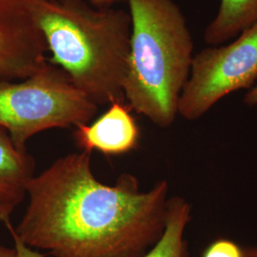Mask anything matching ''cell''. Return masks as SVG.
<instances>
[{
	"instance_id": "30bf717a",
	"label": "cell",
	"mask_w": 257,
	"mask_h": 257,
	"mask_svg": "<svg viewBox=\"0 0 257 257\" xmlns=\"http://www.w3.org/2000/svg\"><path fill=\"white\" fill-rule=\"evenodd\" d=\"M191 205L183 197L169 198L163 234L142 257H187V242L184 234L191 219Z\"/></svg>"
},
{
	"instance_id": "ba28073f",
	"label": "cell",
	"mask_w": 257,
	"mask_h": 257,
	"mask_svg": "<svg viewBox=\"0 0 257 257\" xmlns=\"http://www.w3.org/2000/svg\"><path fill=\"white\" fill-rule=\"evenodd\" d=\"M35 170V158L16 147L9 133L0 126V222L5 226L27 194Z\"/></svg>"
},
{
	"instance_id": "7a4b0ae2",
	"label": "cell",
	"mask_w": 257,
	"mask_h": 257,
	"mask_svg": "<svg viewBox=\"0 0 257 257\" xmlns=\"http://www.w3.org/2000/svg\"><path fill=\"white\" fill-rule=\"evenodd\" d=\"M52 53L74 86L97 105L124 102L130 13L84 0H26Z\"/></svg>"
},
{
	"instance_id": "9c48e42d",
	"label": "cell",
	"mask_w": 257,
	"mask_h": 257,
	"mask_svg": "<svg viewBox=\"0 0 257 257\" xmlns=\"http://www.w3.org/2000/svg\"><path fill=\"white\" fill-rule=\"evenodd\" d=\"M255 23L257 0H221L215 18L205 30L204 40L211 46H219Z\"/></svg>"
},
{
	"instance_id": "5bb4252c",
	"label": "cell",
	"mask_w": 257,
	"mask_h": 257,
	"mask_svg": "<svg viewBox=\"0 0 257 257\" xmlns=\"http://www.w3.org/2000/svg\"><path fill=\"white\" fill-rule=\"evenodd\" d=\"M90 3L94 7H110L112 4L124 0H89Z\"/></svg>"
},
{
	"instance_id": "5b68a950",
	"label": "cell",
	"mask_w": 257,
	"mask_h": 257,
	"mask_svg": "<svg viewBox=\"0 0 257 257\" xmlns=\"http://www.w3.org/2000/svg\"><path fill=\"white\" fill-rule=\"evenodd\" d=\"M257 79V23L226 46H211L193 55L191 73L178 100V114L202 117L230 92L249 89Z\"/></svg>"
},
{
	"instance_id": "8992f818",
	"label": "cell",
	"mask_w": 257,
	"mask_h": 257,
	"mask_svg": "<svg viewBox=\"0 0 257 257\" xmlns=\"http://www.w3.org/2000/svg\"><path fill=\"white\" fill-rule=\"evenodd\" d=\"M46 41L26 0H0V83L26 79L47 63Z\"/></svg>"
},
{
	"instance_id": "7c38bea8",
	"label": "cell",
	"mask_w": 257,
	"mask_h": 257,
	"mask_svg": "<svg viewBox=\"0 0 257 257\" xmlns=\"http://www.w3.org/2000/svg\"><path fill=\"white\" fill-rule=\"evenodd\" d=\"M7 229L10 231L13 240H14V247L17 249L19 257H46V253L44 252H40L39 250L34 249V248L28 247L27 245H25L20 239L18 237V235L16 234L14 227L12 225V223H10L8 225H6Z\"/></svg>"
},
{
	"instance_id": "6da1fadb",
	"label": "cell",
	"mask_w": 257,
	"mask_h": 257,
	"mask_svg": "<svg viewBox=\"0 0 257 257\" xmlns=\"http://www.w3.org/2000/svg\"><path fill=\"white\" fill-rule=\"evenodd\" d=\"M91 155L62 156L31 179L16 234L53 257L143 256L165 230L169 184L142 192L123 174L106 185L92 174Z\"/></svg>"
},
{
	"instance_id": "52a82bcc",
	"label": "cell",
	"mask_w": 257,
	"mask_h": 257,
	"mask_svg": "<svg viewBox=\"0 0 257 257\" xmlns=\"http://www.w3.org/2000/svg\"><path fill=\"white\" fill-rule=\"evenodd\" d=\"M74 138L81 151L118 156L137 148L139 128L124 102L114 101L92 125L76 126Z\"/></svg>"
},
{
	"instance_id": "3957f363",
	"label": "cell",
	"mask_w": 257,
	"mask_h": 257,
	"mask_svg": "<svg viewBox=\"0 0 257 257\" xmlns=\"http://www.w3.org/2000/svg\"><path fill=\"white\" fill-rule=\"evenodd\" d=\"M125 1L132 30L124 97L131 109L167 128L190 76L193 37L175 0Z\"/></svg>"
},
{
	"instance_id": "9a60e30c",
	"label": "cell",
	"mask_w": 257,
	"mask_h": 257,
	"mask_svg": "<svg viewBox=\"0 0 257 257\" xmlns=\"http://www.w3.org/2000/svg\"><path fill=\"white\" fill-rule=\"evenodd\" d=\"M0 257H19L17 249L0 245Z\"/></svg>"
},
{
	"instance_id": "4fadbf2b",
	"label": "cell",
	"mask_w": 257,
	"mask_h": 257,
	"mask_svg": "<svg viewBox=\"0 0 257 257\" xmlns=\"http://www.w3.org/2000/svg\"><path fill=\"white\" fill-rule=\"evenodd\" d=\"M244 102L248 105V106H254L257 105V86L251 88L249 90V92L245 95Z\"/></svg>"
},
{
	"instance_id": "277c9868",
	"label": "cell",
	"mask_w": 257,
	"mask_h": 257,
	"mask_svg": "<svg viewBox=\"0 0 257 257\" xmlns=\"http://www.w3.org/2000/svg\"><path fill=\"white\" fill-rule=\"evenodd\" d=\"M97 107L50 62L21 82L0 83V126L23 152L28 140L41 132L88 124Z\"/></svg>"
},
{
	"instance_id": "8fae6325",
	"label": "cell",
	"mask_w": 257,
	"mask_h": 257,
	"mask_svg": "<svg viewBox=\"0 0 257 257\" xmlns=\"http://www.w3.org/2000/svg\"><path fill=\"white\" fill-rule=\"evenodd\" d=\"M201 257H245V252L235 242L220 238L205 248Z\"/></svg>"
}]
</instances>
